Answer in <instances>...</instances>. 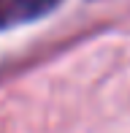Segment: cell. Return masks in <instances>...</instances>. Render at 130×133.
<instances>
[{"label": "cell", "mask_w": 130, "mask_h": 133, "mask_svg": "<svg viewBox=\"0 0 130 133\" xmlns=\"http://www.w3.org/2000/svg\"><path fill=\"white\" fill-rule=\"evenodd\" d=\"M60 0H0V27L30 22L49 14Z\"/></svg>", "instance_id": "6da1fadb"}]
</instances>
